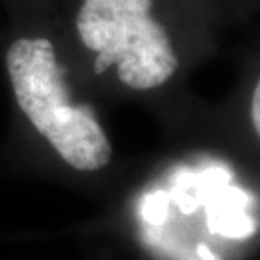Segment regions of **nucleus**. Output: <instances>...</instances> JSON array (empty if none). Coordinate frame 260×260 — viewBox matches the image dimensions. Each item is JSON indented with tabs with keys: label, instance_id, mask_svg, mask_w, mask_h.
<instances>
[{
	"label": "nucleus",
	"instance_id": "2",
	"mask_svg": "<svg viewBox=\"0 0 260 260\" xmlns=\"http://www.w3.org/2000/svg\"><path fill=\"white\" fill-rule=\"evenodd\" d=\"M127 0H83L77 31L87 48L99 52L94 74L118 66V77L131 89H154L177 70L166 29L149 12L125 8Z\"/></svg>",
	"mask_w": 260,
	"mask_h": 260
},
{
	"label": "nucleus",
	"instance_id": "4",
	"mask_svg": "<svg viewBox=\"0 0 260 260\" xmlns=\"http://www.w3.org/2000/svg\"><path fill=\"white\" fill-rule=\"evenodd\" d=\"M251 120L254 125V131L260 133V85L256 83L252 91V104H251Z\"/></svg>",
	"mask_w": 260,
	"mask_h": 260
},
{
	"label": "nucleus",
	"instance_id": "3",
	"mask_svg": "<svg viewBox=\"0 0 260 260\" xmlns=\"http://www.w3.org/2000/svg\"><path fill=\"white\" fill-rule=\"evenodd\" d=\"M170 205H172V197L168 191H152L149 195H145L143 205H141V216L145 222L152 223V225H160L166 222L168 212H170Z\"/></svg>",
	"mask_w": 260,
	"mask_h": 260
},
{
	"label": "nucleus",
	"instance_id": "5",
	"mask_svg": "<svg viewBox=\"0 0 260 260\" xmlns=\"http://www.w3.org/2000/svg\"><path fill=\"white\" fill-rule=\"evenodd\" d=\"M197 254H199L203 260H220L212 251H210V249H208V247H206V245H203V243L197 247Z\"/></svg>",
	"mask_w": 260,
	"mask_h": 260
},
{
	"label": "nucleus",
	"instance_id": "1",
	"mask_svg": "<svg viewBox=\"0 0 260 260\" xmlns=\"http://www.w3.org/2000/svg\"><path fill=\"white\" fill-rule=\"evenodd\" d=\"M6 68L21 112L75 170L93 172L112 158L110 141L87 104L72 106L64 66L48 39H19L6 52Z\"/></svg>",
	"mask_w": 260,
	"mask_h": 260
}]
</instances>
